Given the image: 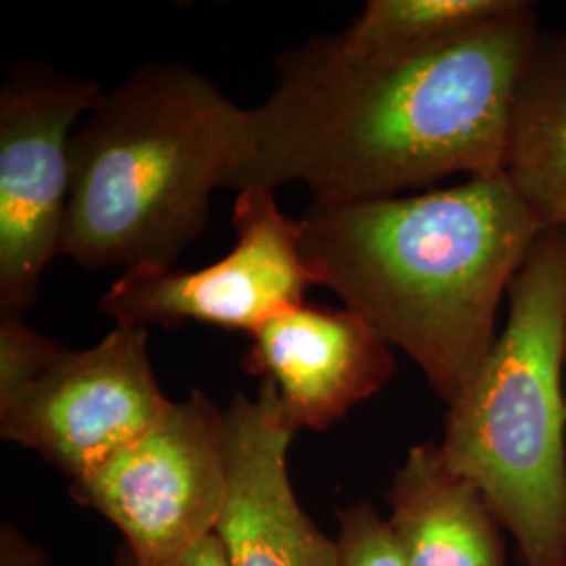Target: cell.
Segmentation results:
<instances>
[{
    "label": "cell",
    "instance_id": "6da1fadb",
    "mask_svg": "<svg viewBox=\"0 0 566 566\" xmlns=\"http://www.w3.org/2000/svg\"><path fill=\"white\" fill-rule=\"evenodd\" d=\"M542 34L533 2L424 55L353 63L317 36L283 51L248 109L227 185L303 182L313 202L403 196L451 175L506 170L514 95Z\"/></svg>",
    "mask_w": 566,
    "mask_h": 566
},
{
    "label": "cell",
    "instance_id": "7a4b0ae2",
    "mask_svg": "<svg viewBox=\"0 0 566 566\" xmlns=\"http://www.w3.org/2000/svg\"><path fill=\"white\" fill-rule=\"evenodd\" d=\"M506 175L365 202H313L303 256L453 403L497 340V315L544 233Z\"/></svg>",
    "mask_w": 566,
    "mask_h": 566
},
{
    "label": "cell",
    "instance_id": "3957f363",
    "mask_svg": "<svg viewBox=\"0 0 566 566\" xmlns=\"http://www.w3.org/2000/svg\"><path fill=\"white\" fill-rule=\"evenodd\" d=\"M248 109L200 72L151 61L82 118L61 256L86 269H172L242 154Z\"/></svg>",
    "mask_w": 566,
    "mask_h": 566
},
{
    "label": "cell",
    "instance_id": "277c9868",
    "mask_svg": "<svg viewBox=\"0 0 566 566\" xmlns=\"http://www.w3.org/2000/svg\"><path fill=\"white\" fill-rule=\"evenodd\" d=\"M566 235L546 229L507 294L485 364L439 443L514 537L525 566H566Z\"/></svg>",
    "mask_w": 566,
    "mask_h": 566
},
{
    "label": "cell",
    "instance_id": "5b68a950",
    "mask_svg": "<svg viewBox=\"0 0 566 566\" xmlns=\"http://www.w3.org/2000/svg\"><path fill=\"white\" fill-rule=\"evenodd\" d=\"M229 481L224 409L193 390L139 439L70 483L81 506L124 535L143 566H163L214 535Z\"/></svg>",
    "mask_w": 566,
    "mask_h": 566
},
{
    "label": "cell",
    "instance_id": "8992f818",
    "mask_svg": "<svg viewBox=\"0 0 566 566\" xmlns=\"http://www.w3.org/2000/svg\"><path fill=\"white\" fill-rule=\"evenodd\" d=\"M97 82L18 63L0 88V319H25L61 256L72 185L70 142L102 99Z\"/></svg>",
    "mask_w": 566,
    "mask_h": 566
},
{
    "label": "cell",
    "instance_id": "52a82bcc",
    "mask_svg": "<svg viewBox=\"0 0 566 566\" xmlns=\"http://www.w3.org/2000/svg\"><path fill=\"white\" fill-rule=\"evenodd\" d=\"M149 332L116 325L102 343L61 346L41 374L0 403L4 441L36 451L70 483L139 439L170 407L151 369Z\"/></svg>",
    "mask_w": 566,
    "mask_h": 566
},
{
    "label": "cell",
    "instance_id": "ba28073f",
    "mask_svg": "<svg viewBox=\"0 0 566 566\" xmlns=\"http://www.w3.org/2000/svg\"><path fill=\"white\" fill-rule=\"evenodd\" d=\"M238 242L198 271L137 266L122 273L99 311L114 324L196 322L250 334L283 308L304 303L315 280L304 263L303 219L285 217L275 189H243L233 206Z\"/></svg>",
    "mask_w": 566,
    "mask_h": 566
},
{
    "label": "cell",
    "instance_id": "9c48e42d",
    "mask_svg": "<svg viewBox=\"0 0 566 566\" xmlns=\"http://www.w3.org/2000/svg\"><path fill=\"white\" fill-rule=\"evenodd\" d=\"M248 336L243 369L275 388L296 432H324L340 422L397 369L392 346L346 306L294 304Z\"/></svg>",
    "mask_w": 566,
    "mask_h": 566
},
{
    "label": "cell",
    "instance_id": "30bf717a",
    "mask_svg": "<svg viewBox=\"0 0 566 566\" xmlns=\"http://www.w3.org/2000/svg\"><path fill=\"white\" fill-rule=\"evenodd\" d=\"M229 481L217 537L229 566H340L336 539L315 525L296 500L287 449L296 430L275 388L235 395L224 409Z\"/></svg>",
    "mask_w": 566,
    "mask_h": 566
},
{
    "label": "cell",
    "instance_id": "8fae6325",
    "mask_svg": "<svg viewBox=\"0 0 566 566\" xmlns=\"http://www.w3.org/2000/svg\"><path fill=\"white\" fill-rule=\"evenodd\" d=\"M386 504L405 566H506L504 526L483 493L447 464L439 443L407 449Z\"/></svg>",
    "mask_w": 566,
    "mask_h": 566
},
{
    "label": "cell",
    "instance_id": "7c38bea8",
    "mask_svg": "<svg viewBox=\"0 0 566 566\" xmlns=\"http://www.w3.org/2000/svg\"><path fill=\"white\" fill-rule=\"evenodd\" d=\"M504 175L544 229L566 235V30H542L526 61Z\"/></svg>",
    "mask_w": 566,
    "mask_h": 566
},
{
    "label": "cell",
    "instance_id": "4fadbf2b",
    "mask_svg": "<svg viewBox=\"0 0 566 566\" xmlns=\"http://www.w3.org/2000/svg\"><path fill=\"white\" fill-rule=\"evenodd\" d=\"M526 0H369L355 21L325 36L353 63L407 60L506 20Z\"/></svg>",
    "mask_w": 566,
    "mask_h": 566
},
{
    "label": "cell",
    "instance_id": "5bb4252c",
    "mask_svg": "<svg viewBox=\"0 0 566 566\" xmlns=\"http://www.w3.org/2000/svg\"><path fill=\"white\" fill-rule=\"evenodd\" d=\"M340 566H405L392 531L369 502L338 514Z\"/></svg>",
    "mask_w": 566,
    "mask_h": 566
},
{
    "label": "cell",
    "instance_id": "9a60e30c",
    "mask_svg": "<svg viewBox=\"0 0 566 566\" xmlns=\"http://www.w3.org/2000/svg\"><path fill=\"white\" fill-rule=\"evenodd\" d=\"M61 344L25 324V319H0V403L30 385Z\"/></svg>",
    "mask_w": 566,
    "mask_h": 566
},
{
    "label": "cell",
    "instance_id": "2e32d148",
    "mask_svg": "<svg viewBox=\"0 0 566 566\" xmlns=\"http://www.w3.org/2000/svg\"><path fill=\"white\" fill-rule=\"evenodd\" d=\"M0 566H49V560L41 546L15 526L4 525L0 531Z\"/></svg>",
    "mask_w": 566,
    "mask_h": 566
},
{
    "label": "cell",
    "instance_id": "e0dca14e",
    "mask_svg": "<svg viewBox=\"0 0 566 566\" xmlns=\"http://www.w3.org/2000/svg\"><path fill=\"white\" fill-rule=\"evenodd\" d=\"M116 566H143L133 558V554L122 546L116 554ZM163 566H229L227 556H224L223 544L221 539L214 535H210L208 539H203L202 544L189 549L187 554H182L181 558L168 563Z\"/></svg>",
    "mask_w": 566,
    "mask_h": 566
}]
</instances>
